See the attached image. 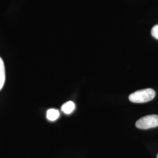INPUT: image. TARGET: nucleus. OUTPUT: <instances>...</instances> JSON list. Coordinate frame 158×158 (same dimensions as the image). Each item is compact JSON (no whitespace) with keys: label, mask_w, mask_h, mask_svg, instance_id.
Segmentation results:
<instances>
[{"label":"nucleus","mask_w":158,"mask_h":158,"mask_svg":"<svg viewBox=\"0 0 158 158\" xmlns=\"http://www.w3.org/2000/svg\"><path fill=\"white\" fill-rule=\"evenodd\" d=\"M155 94V91L152 89L139 90L131 94L129 100L134 103H144L152 100Z\"/></svg>","instance_id":"nucleus-1"},{"label":"nucleus","mask_w":158,"mask_h":158,"mask_svg":"<svg viewBox=\"0 0 158 158\" xmlns=\"http://www.w3.org/2000/svg\"><path fill=\"white\" fill-rule=\"evenodd\" d=\"M138 128L148 130L158 127V115H149L138 119L135 124Z\"/></svg>","instance_id":"nucleus-2"},{"label":"nucleus","mask_w":158,"mask_h":158,"mask_svg":"<svg viewBox=\"0 0 158 158\" xmlns=\"http://www.w3.org/2000/svg\"><path fill=\"white\" fill-rule=\"evenodd\" d=\"M6 81V71L4 63L0 57V90L3 87Z\"/></svg>","instance_id":"nucleus-3"},{"label":"nucleus","mask_w":158,"mask_h":158,"mask_svg":"<svg viewBox=\"0 0 158 158\" xmlns=\"http://www.w3.org/2000/svg\"><path fill=\"white\" fill-rule=\"evenodd\" d=\"M59 115L60 114L59 111L57 110L53 109V108H51L48 110L46 113L47 118L51 121H54L56 120L57 119L59 118Z\"/></svg>","instance_id":"nucleus-4"},{"label":"nucleus","mask_w":158,"mask_h":158,"mask_svg":"<svg viewBox=\"0 0 158 158\" xmlns=\"http://www.w3.org/2000/svg\"><path fill=\"white\" fill-rule=\"evenodd\" d=\"M75 108V104L73 102H67L64 103L62 107V111L63 113L65 114H70L72 113Z\"/></svg>","instance_id":"nucleus-5"},{"label":"nucleus","mask_w":158,"mask_h":158,"mask_svg":"<svg viewBox=\"0 0 158 158\" xmlns=\"http://www.w3.org/2000/svg\"><path fill=\"white\" fill-rule=\"evenodd\" d=\"M151 34L155 39L158 40V24L153 27L151 30Z\"/></svg>","instance_id":"nucleus-6"},{"label":"nucleus","mask_w":158,"mask_h":158,"mask_svg":"<svg viewBox=\"0 0 158 158\" xmlns=\"http://www.w3.org/2000/svg\"></svg>","instance_id":"nucleus-7"}]
</instances>
